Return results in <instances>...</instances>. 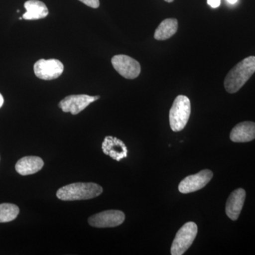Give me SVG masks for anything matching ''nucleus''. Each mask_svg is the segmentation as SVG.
Here are the masks:
<instances>
[{
    "label": "nucleus",
    "instance_id": "nucleus-8",
    "mask_svg": "<svg viewBox=\"0 0 255 255\" xmlns=\"http://www.w3.org/2000/svg\"><path fill=\"white\" fill-rule=\"evenodd\" d=\"M100 97V96L91 97L87 95H70L60 101L58 106L65 113L70 112L73 115H77Z\"/></svg>",
    "mask_w": 255,
    "mask_h": 255
},
{
    "label": "nucleus",
    "instance_id": "nucleus-16",
    "mask_svg": "<svg viewBox=\"0 0 255 255\" xmlns=\"http://www.w3.org/2000/svg\"><path fill=\"white\" fill-rule=\"evenodd\" d=\"M19 213L17 206L12 204H0V223H8L16 219Z\"/></svg>",
    "mask_w": 255,
    "mask_h": 255
},
{
    "label": "nucleus",
    "instance_id": "nucleus-2",
    "mask_svg": "<svg viewBox=\"0 0 255 255\" xmlns=\"http://www.w3.org/2000/svg\"><path fill=\"white\" fill-rule=\"evenodd\" d=\"M103 192V189L95 183H73L58 189L57 197L62 201L88 200L97 197Z\"/></svg>",
    "mask_w": 255,
    "mask_h": 255
},
{
    "label": "nucleus",
    "instance_id": "nucleus-17",
    "mask_svg": "<svg viewBox=\"0 0 255 255\" xmlns=\"http://www.w3.org/2000/svg\"><path fill=\"white\" fill-rule=\"evenodd\" d=\"M79 1L94 9H97L100 6V0H79Z\"/></svg>",
    "mask_w": 255,
    "mask_h": 255
},
{
    "label": "nucleus",
    "instance_id": "nucleus-10",
    "mask_svg": "<svg viewBox=\"0 0 255 255\" xmlns=\"http://www.w3.org/2000/svg\"><path fill=\"white\" fill-rule=\"evenodd\" d=\"M102 150L105 155L119 161L127 157L128 150L125 143L120 139L113 136H107L102 145Z\"/></svg>",
    "mask_w": 255,
    "mask_h": 255
},
{
    "label": "nucleus",
    "instance_id": "nucleus-20",
    "mask_svg": "<svg viewBox=\"0 0 255 255\" xmlns=\"http://www.w3.org/2000/svg\"><path fill=\"white\" fill-rule=\"evenodd\" d=\"M228 2L230 3V4H236V2H237L238 0H227Z\"/></svg>",
    "mask_w": 255,
    "mask_h": 255
},
{
    "label": "nucleus",
    "instance_id": "nucleus-13",
    "mask_svg": "<svg viewBox=\"0 0 255 255\" xmlns=\"http://www.w3.org/2000/svg\"><path fill=\"white\" fill-rule=\"evenodd\" d=\"M44 165L43 159L37 156H26L16 162L15 169L21 175L26 176L39 172Z\"/></svg>",
    "mask_w": 255,
    "mask_h": 255
},
{
    "label": "nucleus",
    "instance_id": "nucleus-18",
    "mask_svg": "<svg viewBox=\"0 0 255 255\" xmlns=\"http://www.w3.org/2000/svg\"><path fill=\"white\" fill-rule=\"evenodd\" d=\"M207 3L211 7L217 8L221 5V0H207Z\"/></svg>",
    "mask_w": 255,
    "mask_h": 255
},
{
    "label": "nucleus",
    "instance_id": "nucleus-21",
    "mask_svg": "<svg viewBox=\"0 0 255 255\" xmlns=\"http://www.w3.org/2000/svg\"><path fill=\"white\" fill-rule=\"evenodd\" d=\"M164 1H167V2L172 3L173 2L174 0H164Z\"/></svg>",
    "mask_w": 255,
    "mask_h": 255
},
{
    "label": "nucleus",
    "instance_id": "nucleus-1",
    "mask_svg": "<svg viewBox=\"0 0 255 255\" xmlns=\"http://www.w3.org/2000/svg\"><path fill=\"white\" fill-rule=\"evenodd\" d=\"M255 73V57L250 56L231 69L224 80V87L230 94L236 93Z\"/></svg>",
    "mask_w": 255,
    "mask_h": 255
},
{
    "label": "nucleus",
    "instance_id": "nucleus-5",
    "mask_svg": "<svg viewBox=\"0 0 255 255\" xmlns=\"http://www.w3.org/2000/svg\"><path fill=\"white\" fill-rule=\"evenodd\" d=\"M114 69L124 78L132 80L140 75L141 67L136 60L126 55H114L112 58Z\"/></svg>",
    "mask_w": 255,
    "mask_h": 255
},
{
    "label": "nucleus",
    "instance_id": "nucleus-3",
    "mask_svg": "<svg viewBox=\"0 0 255 255\" xmlns=\"http://www.w3.org/2000/svg\"><path fill=\"white\" fill-rule=\"evenodd\" d=\"M190 115V100L186 96H177L169 110V124L172 130L174 132L182 130L187 126Z\"/></svg>",
    "mask_w": 255,
    "mask_h": 255
},
{
    "label": "nucleus",
    "instance_id": "nucleus-7",
    "mask_svg": "<svg viewBox=\"0 0 255 255\" xmlns=\"http://www.w3.org/2000/svg\"><path fill=\"white\" fill-rule=\"evenodd\" d=\"M125 221V214L118 210H109L93 215L88 223L95 228H114L120 226Z\"/></svg>",
    "mask_w": 255,
    "mask_h": 255
},
{
    "label": "nucleus",
    "instance_id": "nucleus-4",
    "mask_svg": "<svg viewBox=\"0 0 255 255\" xmlns=\"http://www.w3.org/2000/svg\"><path fill=\"white\" fill-rule=\"evenodd\" d=\"M198 233L197 226L195 223H185L179 230L171 248V254L182 255L190 248Z\"/></svg>",
    "mask_w": 255,
    "mask_h": 255
},
{
    "label": "nucleus",
    "instance_id": "nucleus-15",
    "mask_svg": "<svg viewBox=\"0 0 255 255\" xmlns=\"http://www.w3.org/2000/svg\"><path fill=\"white\" fill-rule=\"evenodd\" d=\"M178 21L176 18H166L156 28L154 38L157 41H165L177 33Z\"/></svg>",
    "mask_w": 255,
    "mask_h": 255
},
{
    "label": "nucleus",
    "instance_id": "nucleus-9",
    "mask_svg": "<svg viewBox=\"0 0 255 255\" xmlns=\"http://www.w3.org/2000/svg\"><path fill=\"white\" fill-rule=\"evenodd\" d=\"M213 172L209 169H204L199 173L188 176L183 179L179 185V191L182 194H189L203 189L211 180Z\"/></svg>",
    "mask_w": 255,
    "mask_h": 255
},
{
    "label": "nucleus",
    "instance_id": "nucleus-14",
    "mask_svg": "<svg viewBox=\"0 0 255 255\" xmlns=\"http://www.w3.org/2000/svg\"><path fill=\"white\" fill-rule=\"evenodd\" d=\"M26 11L23 14L26 20H37L46 17L48 9L46 5L39 0H28L24 4Z\"/></svg>",
    "mask_w": 255,
    "mask_h": 255
},
{
    "label": "nucleus",
    "instance_id": "nucleus-19",
    "mask_svg": "<svg viewBox=\"0 0 255 255\" xmlns=\"http://www.w3.org/2000/svg\"><path fill=\"white\" fill-rule=\"evenodd\" d=\"M3 104H4V98H3L2 95L0 94V108L2 107Z\"/></svg>",
    "mask_w": 255,
    "mask_h": 255
},
{
    "label": "nucleus",
    "instance_id": "nucleus-11",
    "mask_svg": "<svg viewBox=\"0 0 255 255\" xmlns=\"http://www.w3.org/2000/svg\"><path fill=\"white\" fill-rule=\"evenodd\" d=\"M246 197V191L243 189H238L233 191L228 198L226 212L228 217L233 221H236L239 218Z\"/></svg>",
    "mask_w": 255,
    "mask_h": 255
},
{
    "label": "nucleus",
    "instance_id": "nucleus-6",
    "mask_svg": "<svg viewBox=\"0 0 255 255\" xmlns=\"http://www.w3.org/2000/svg\"><path fill=\"white\" fill-rule=\"evenodd\" d=\"M34 73L37 78L43 80H53L59 78L63 73V64L59 60L41 59L34 64Z\"/></svg>",
    "mask_w": 255,
    "mask_h": 255
},
{
    "label": "nucleus",
    "instance_id": "nucleus-12",
    "mask_svg": "<svg viewBox=\"0 0 255 255\" xmlns=\"http://www.w3.org/2000/svg\"><path fill=\"white\" fill-rule=\"evenodd\" d=\"M231 140L235 142H247L255 139V123L244 122L233 128L230 135Z\"/></svg>",
    "mask_w": 255,
    "mask_h": 255
}]
</instances>
